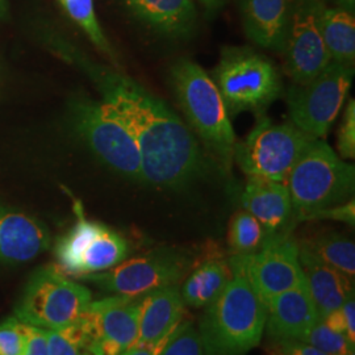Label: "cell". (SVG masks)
I'll use <instances>...</instances> for the list:
<instances>
[{
	"label": "cell",
	"mask_w": 355,
	"mask_h": 355,
	"mask_svg": "<svg viewBox=\"0 0 355 355\" xmlns=\"http://www.w3.org/2000/svg\"><path fill=\"white\" fill-rule=\"evenodd\" d=\"M103 103L125 125L140 150L142 183L182 190L207 173V159L189 125L166 103L128 76L95 74Z\"/></svg>",
	"instance_id": "6da1fadb"
},
{
	"label": "cell",
	"mask_w": 355,
	"mask_h": 355,
	"mask_svg": "<svg viewBox=\"0 0 355 355\" xmlns=\"http://www.w3.org/2000/svg\"><path fill=\"white\" fill-rule=\"evenodd\" d=\"M266 306L246 278L233 274L198 327L211 355H246L265 334Z\"/></svg>",
	"instance_id": "7a4b0ae2"
},
{
	"label": "cell",
	"mask_w": 355,
	"mask_h": 355,
	"mask_svg": "<svg viewBox=\"0 0 355 355\" xmlns=\"http://www.w3.org/2000/svg\"><path fill=\"white\" fill-rule=\"evenodd\" d=\"M170 82L187 125L224 167L233 162L234 130L214 79L200 66L182 58L170 70Z\"/></svg>",
	"instance_id": "3957f363"
},
{
	"label": "cell",
	"mask_w": 355,
	"mask_h": 355,
	"mask_svg": "<svg viewBox=\"0 0 355 355\" xmlns=\"http://www.w3.org/2000/svg\"><path fill=\"white\" fill-rule=\"evenodd\" d=\"M292 218L306 221L320 209L353 198L354 166L346 164L324 141L313 139L299 157L287 178Z\"/></svg>",
	"instance_id": "277c9868"
},
{
	"label": "cell",
	"mask_w": 355,
	"mask_h": 355,
	"mask_svg": "<svg viewBox=\"0 0 355 355\" xmlns=\"http://www.w3.org/2000/svg\"><path fill=\"white\" fill-rule=\"evenodd\" d=\"M229 116L261 114L282 94L279 71L268 58L248 48L229 46L211 76Z\"/></svg>",
	"instance_id": "5b68a950"
},
{
	"label": "cell",
	"mask_w": 355,
	"mask_h": 355,
	"mask_svg": "<svg viewBox=\"0 0 355 355\" xmlns=\"http://www.w3.org/2000/svg\"><path fill=\"white\" fill-rule=\"evenodd\" d=\"M91 302V292L83 284L55 266L40 267L15 306V318L41 329H61L80 318Z\"/></svg>",
	"instance_id": "8992f818"
},
{
	"label": "cell",
	"mask_w": 355,
	"mask_h": 355,
	"mask_svg": "<svg viewBox=\"0 0 355 355\" xmlns=\"http://www.w3.org/2000/svg\"><path fill=\"white\" fill-rule=\"evenodd\" d=\"M313 140L292 123L274 124L263 116L245 140L236 144L233 159L248 177L286 183L292 167Z\"/></svg>",
	"instance_id": "52a82bcc"
},
{
	"label": "cell",
	"mask_w": 355,
	"mask_h": 355,
	"mask_svg": "<svg viewBox=\"0 0 355 355\" xmlns=\"http://www.w3.org/2000/svg\"><path fill=\"white\" fill-rule=\"evenodd\" d=\"M195 266L190 254L158 248L96 274L80 277L111 295L142 297L149 292L178 284Z\"/></svg>",
	"instance_id": "ba28073f"
},
{
	"label": "cell",
	"mask_w": 355,
	"mask_h": 355,
	"mask_svg": "<svg viewBox=\"0 0 355 355\" xmlns=\"http://www.w3.org/2000/svg\"><path fill=\"white\" fill-rule=\"evenodd\" d=\"M76 221L58 239L54 248L57 268L64 275L80 277L103 272L127 259L129 243L114 229L87 220L80 204L76 205Z\"/></svg>",
	"instance_id": "9c48e42d"
},
{
	"label": "cell",
	"mask_w": 355,
	"mask_h": 355,
	"mask_svg": "<svg viewBox=\"0 0 355 355\" xmlns=\"http://www.w3.org/2000/svg\"><path fill=\"white\" fill-rule=\"evenodd\" d=\"M354 66L331 61L309 82L287 91L292 124L313 139L324 137L343 110L352 87Z\"/></svg>",
	"instance_id": "30bf717a"
},
{
	"label": "cell",
	"mask_w": 355,
	"mask_h": 355,
	"mask_svg": "<svg viewBox=\"0 0 355 355\" xmlns=\"http://www.w3.org/2000/svg\"><path fill=\"white\" fill-rule=\"evenodd\" d=\"M73 124L89 149L124 177L142 182L140 150L125 125L105 103H74Z\"/></svg>",
	"instance_id": "8fae6325"
},
{
	"label": "cell",
	"mask_w": 355,
	"mask_h": 355,
	"mask_svg": "<svg viewBox=\"0 0 355 355\" xmlns=\"http://www.w3.org/2000/svg\"><path fill=\"white\" fill-rule=\"evenodd\" d=\"M228 263L232 274L246 278L263 303L305 283L299 242L292 237L291 230L267 239L257 253L232 255Z\"/></svg>",
	"instance_id": "7c38bea8"
},
{
	"label": "cell",
	"mask_w": 355,
	"mask_h": 355,
	"mask_svg": "<svg viewBox=\"0 0 355 355\" xmlns=\"http://www.w3.org/2000/svg\"><path fill=\"white\" fill-rule=\"evenodd\" d=\"M322 0H291V21L284 48V70L293 83L303 85L331 62L325 46L320 16Z\"/></svg>",
	"instance_id": "4fadbf2b"
},
{
	"label": "cell",
	"mask_w": 355,
	"mask_h": 355,
	"mask_svg": "<svg viewBox=\"0 0 355 355\" xmlns=\"http://www.w3.org/2000/svg\"><path fill=\"white\" fill-rule=\"evenodd\" d=\"M141 297L111 295L91 302L80 316L89 336L91 355H123L139 331Z\"/></svg>",
	"instance_id": "5bb4252c"
},
{
	"label": "cell",
	"mask_w": 355,
	"mask_h": 355,
	"mask_svg": "<svg viewBox=\"0 0 355 355\" xmlns=\"http://www.w3.org/2000/svg\"><path fill=\"white\" fill-rule=\"evenodd\" d=\"M265 306V330L272 341L302 340L320 321L306 280L299 287L267 299Z\"/></svg>",
	"instance_id": "9a60e30c"
},
{
	"label": "cell",
	"mask_w": 355,
	"mask_h": 355,
	"mask_svg": "<svg viewBox=\"0 0 355 355\" xmlns=\"http://www.w3.org/2000/svg\"><path fill=\"white\" fill-rule=\"evenodd\" d=\"M49 246V230L40 220L0 205V262L24 263Z\"/></svg>",
	"instance_id": "2e32d148"
},
{
	"label": "cell",
	"mask_w": 355,
	"mask_h": 355,
	"mask_svg": "<svg viewBox=\"0 0 355 355\" xmlns=\"http://www.w3.org/2000/svg\"><path fill=\"white\" fill-rule=\"evenodd\" d=\"M242 207L259 221L267 239L292 229L291 196L286 183L248 177Z\"/></svg>",
	"instance_id": "e0dca14e"
},
{
	"label": "cell",
	"mask_w": 355,
	"mask_h": 355,
	"mask_svg": "<svg viewBox=\"0 0 355 355\" xmlns=\"http://www.w3.org/2000/svg\"><path fill=\"white\" fill-rule=\"evenodd\" d=\"M184 312L186 304L179 284L167 286L142 296L137 337L128 352L162 340L183 321Z\"/></svg>",
	"instance_id": "ac0fdd59"
},
{
	"label": "cell",
	"mask_w": 355,
	"mask_h": 355,
	"mask_svg": "<svg viewBox=\"0 0 355 355\" xmlns=\"http://www.w3.org/2000/svg\"><path fill=\"white\" fill-rule=\"evenodd\" d=\"M248 38L267 51L283 53L291 21V0H241Z\"/></svg>",
	"instance_id": "d6986e66"
},
{
	"label": "cell",
	"mask_w": 355,
	"mask_h": 355,
	"mask_svg": "<svg viewBox=\"0 0 355 355\" xmlns=\"http://www.w3.org/2000/svg\"><path fill=\"white\" fill-rule=\"evenodd\" d=\"M299 261L320 321L354 297V278L299 248Z\"/></svg>",
	"instance_id": "ffe728a7"
},
{
	"label": "cell",
	"mask_w": 355,
	"mask_h": 355,
	"mask_svg": "<svg viewBox=\"0 0 355 355\" xmlns=\"http://www.w3.org/2000/svg\"><path fill=\"white\" fill-rule=\"evenodd\" d=\"M141 23L154 32L180 38L191 36L196 26L192 0H121Z\"/></svg>",
	"instance_id": "44dd1931"
},
{
	"label": "cell",
	"mask_w": 355,
	"mask_h": 355,
	"mask_svg": "<svg viewBox=\"0 0 355 355\" xmlns=\"http://www.w3.org/2000/svg\"><path fill=\"white\" fill-rule=\"evenodd\" d=\"M232 277L228 261L220 257L214 255L199 262L180 288L184 304L196 309L205 308L223 292Z\"/></svg>",
	"instance_id": "7402d4cb"
},
{
	"label": "cell",
	"mask_w": 355,
	"mask_h": 355,
	"mask_svg": "<svg viewBox=\"0 0 355 355\" xmlns=\"http://www.w3.org/2000/svg\"><path fill=\"white\" fill-rule=\"evenodd\" d=\"M321 33L331 61L354 66L355 17L337 7L324 6L320 16Z\"/></svg>",
	"instance_id": "603a6c76"
},
{
	"label": "cell",
	"mask_w": 355,
	"mask_h": 355,
	"mask_svg": "<svg viewBox=\"0 0 355 355\" xmlns=\"http://www.w3.org/2000/svg\"><path fill=\"white\" fill-rule=\"evenodd\" d=\"M299 248L313 254L324 263L334 267L350 278L355 275V245L347 236L337 232H327L308 237Z\"/></svg>",
	"instance_id": "cb8c5ba5"
},
{
	"label": "cell",
	"mask_w": 355,
	"mask_h": 355,
	"mask_svg": "<svg viewBox=\"0 0 355 355\" xmlns=\"http://www.w3.org/2000/svg\"><path fill=\"white\" fill-rule=\"evenodd\" d=\"M266 239L263 227L245 209L232 216L228 228L229 250L232 255L257 253L262 249Z\"/></svg>",
	"instance_id": "d4e9b609"
},
{
	"label": "cell",
	"mask_w": 355,
	"mask_h": 355,
	"mask_svg": "<svg viewBox=\"0 0 355 355\" xmlns=\"http://www.w3.org/2000/svg\"><path fill=\"white\" fill-rule=\"evenodd\" d=\"M64 11L83 29L92 44L110 57L114 55L94 10V0H60Z\"/></svg>",
	"instance_id": "484cf974"
},
{
	"label": "cell",
	"mask_w": 355,
	"mask_h": 355,
	"mask_svg": "<svg viewBox=\"0 0 355 355\" xmlns=\"http://www.w3.org/2000/svg\"><path fill=\"white\" fill-rule=\"evenodd\" d=\"M161 355H211L196 325L182 321L173 331Z\"/></svg>",
	"instance_id": "4316f807"
},
{
	"label": "cell",
	"mask_w": 355,
	"mask_h": 355,
	"mask_svg": "<svg viewBox=\"0 0 355 355\" xmlns=\"http://www.w3.org/2000/svg\"><path fill=\"white\" fill-rule=\"evenodd\" d=\"M328 355H355V345L343 333L329 329L322 321L309 330L300 340Z\"/></svg>",
	"instance_id": "83f0119b"
},
{
	"label": "cell",
	"mask_w": 355,
	"mask_h": 355,
	"mask_svg": "<svg viewBox=\"0 0 355 355\" xmlns=\"http://www.w3.org/2000/svg\"><path fill=\"white\" fill-rule=\"evenodd\" d=\"M29 325L17 318L0 322V355H24L28 345Z\"/></svg>",
	"instance_id": "f1b7e54d"
},
{
	"label": "cell",
	"mask_w": 355,
	"mask_h": 355,
	"mask_svg": "<svg viewBox=\"0 0 355 355\" xmlns=\"http://www.w3.org/2000/svg\"><path fill=\"white\" fill-rule=\"evenodd\" d=\"M337 149L343 159H354L355 157V102L349 99L343 111V121L338 129Z\"/></svg>",
	"instance_id": "f546056e"
},
{
	"label": "cell",
	"mask_w": 355,
	"mask_h": 355,
	"mask_svg": "<svg viewBox=\"0 0 355 355\" xmlns=\"http://www.w3.org/2000/svg\"><path fill=\"white\" fill-rule=\"evenodd\" d=\"M46 341L49 355H91L85 346L70 338L61 329L46 330Z\"/></svg>",
	"instance_id": "4dcf8cb0"
},
{
	"label": "cell",
	"mask_w": 355,
	"mask_h": 355,
	"mask_svg": "<svg viewBox=\"0 0 355 355\" xmlns=\"http://www.w3.org/2000/svg\"><path fill=\"white\" fill-rule=\"evenodd\" d=\"M306 220H334L341 221L347 225L354 227L355 223V202L354 198L334 207L320 209L312 214Z\"/></svg>",
	"instance_id": "1f68e13d"
},
{
	"label": "cell",
	"mask_w": 355,
	"mask_h": 355,
	"mask_svg": "<svg viewBox=\"0 0 355 355\" xmlns=\"http://www.w3.org/2000/svg\"><path fill=\"white\" fill-rule=\"evenodd\" d=\"M272 343L275 355H328L300 340H282Z\"/></svg>",
	"instance_id": "d6a6232c"
},
{
	"label": "cell",
	"mask_w": 355,
	"mask_h": 355,
	"mask_svg": "<svg viewBox=\"0 0 355 355\" xmlns=\"http://www.w3.org/2000/svg\"><path fill=\"white\" fill-rule=\"evenodd\" d=\"M24 355H49L48 354L46 330L29 325L28 345H26Z\"/></svg>",
	"instance_id": "836d02e7"
},
{
	"label": "cell",
	"mask_w": 355,
	"mask_h": 355,
	"mask_svg": "<svg viewBox=\"0 0 355 355\" xmlns=\"http://www.w3.org/2000/svg\"><path fill=\"white\" fill-rule=\"evenodd\" d=\"M343 316L346 320V337L347 340L355 345V302L354 297L349 299L345 304L341 306Z\"/></svg>",
	"instance_id": "e575fe53"
},
{
	"label": "cell",
	"mask_w": 355,
	"mask_h": 355,
	"mask_svg": "<svg viewBox=\"0 0 355 355\" xmlns=\"http://www.w3.org/2000/svg\"><path fill=\"white\" fill-rule=\"evenodd\" d=\"M175 329H177V328H175ZM173 331H174V330H173ZM173 331L168 333L162 340H159V341H157V343H150V345H148V346H142V347H139V349L132 350V352H128V353L123 355H161V353H162L164 349H165L166 343L170 340Z\"/></svg>",
	"instance_id": "d590c367"
},
{
	"label": "cell",
	"mask_w": 355,
	"mask_h": 355,
	"mask_svg": "<svg viewBox=\"0 0 355 355\" xmlns=\"http://www.w3.org/2000/svg\"><path fill=\"white\" fill-rule=\"evenodd\" d=\"M329 329L334 330L337 333H343L346 334V320L343 316L341 308L336 309L333 312H330L329 315L324 320H321Z\"/></svg>",
	"instance_id": "8d00e7d4"
},
{
	"label": "cell",
	"mask_w": 355,
	"mask_h": 355,
	"mask_svg": "<svg viewBox=\"0 0 355 355\" xmlns=\"http://www.w3.org/2000/svg\"><path fill=\"white\" fill-rule=\"evenodd\" d=\"M333 3L336 4L337 8L345 10L347 12L354 13L355 0H333Z\"/></svg>",
	"instance_id": "74e56055"
},
{
	"label": "cell",
	"mask_w": 355,
	"mask_h": 355,
	"mask_svg": "<svg viewBox=\"0 0 355 355\" xmlns=\"http://www.w3.org/2000/svg\"><path fill=\"white\" fill-rule=\"evenodd\" d=\"M227 0H200V3L203 4L204 8L214 12L216 10H218L221 6H224Z\"/></svg>",
	"instance_id": "f35d334b"
},
{
	"label": "cell",
	"mask_w": 355,
	"mask_h": 355,
	"mask_svg": "<svg viewBox=\"0 0 355 355\" xmlns=\"http://www.w3.org/2000/svg\"><path fill=\"white\" fill-rule=\"evenodd\" d=\"M7 10H8V3H7V0H0V19L6 17Z\"/></svg>",
	"instance_id": "ab89813d"
}]
</instances>
